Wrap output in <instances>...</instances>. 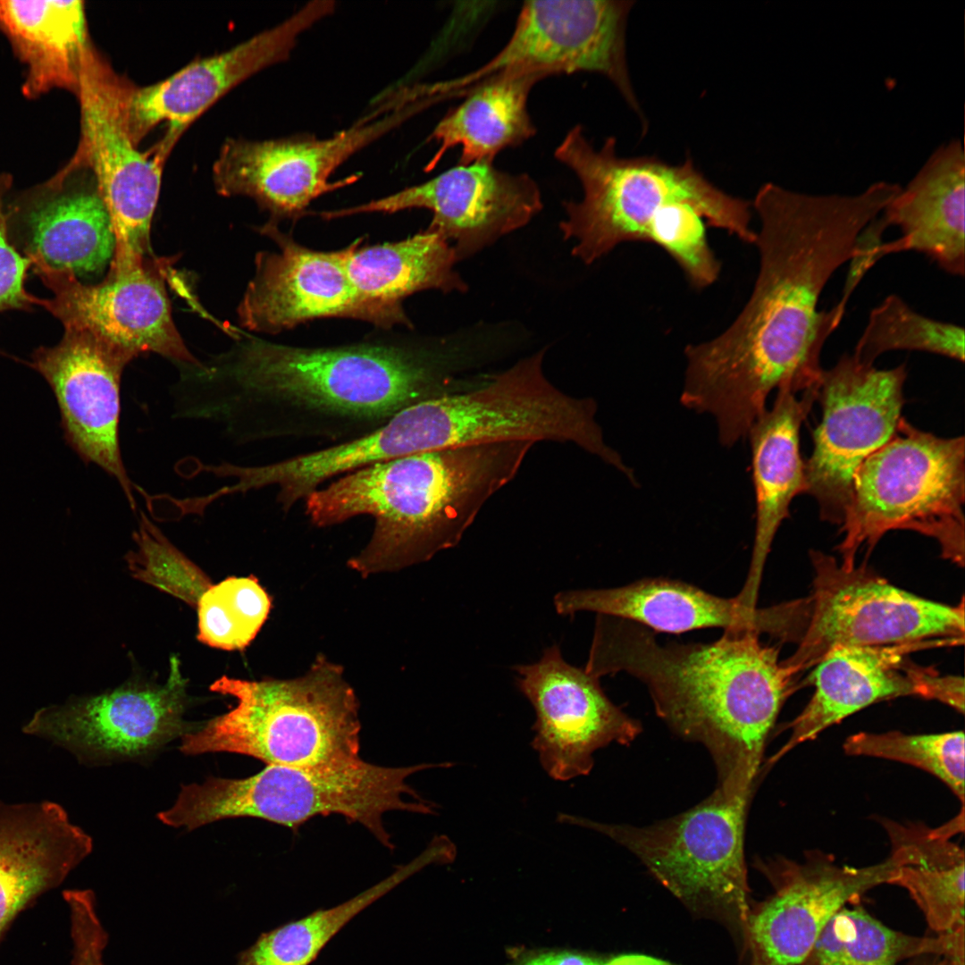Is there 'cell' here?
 <instances>
[{"mask_svg":"<svg viewBox=\"0 0 965 965\" xmlns=\"http://www.w3.org/2000/svg\"><path fill=\"white\" fill-rule=\"evenodd\" d=\"M53 292L40 298L64 330L85 331L130 360L155 353L203 367L184 344L172 320L164 278L147 259L126 270L109 269L97 284L83 283L72 272L31 267Z\"/></svg>","mask_w":965,"mask_h":965,"instance_id":"17","label":"cell"},{"mask_svg":"<svg viewBox=\"0 0 965 965\" xmlns=\"http://www.w3.org/2000/svg\"><path fill=\"white\" fill-rule=\"evenodd\" d=\"M896 864L889 884L908 891L937 935L965 929L964 851L951 841L953 819L937 828L883 821Z\"/></svg>","mask_w":965,"mask_h":965,"instance_id":"33","label":"cell"},{"mask_svg":"<svg viewBox=\"0 0 965 965\" xmlns=\"http://www.w3.org/2000/svg\"><path fill=\"white\" fill-rule=\"evenodd\" d=\"M930 646H852L827 652L815 666L812 697L789 725V738L771 757L770 764L827 727L877 701L914 695L944 702L962 712V678L943 676L906 659L910 651Z\"/></svg>","mask_w":965,"mask_h":965,"instance_id":"24","label":"cell"},{"mask_svg":"<svg viewBox=\"0 0 965 965\" xmlns=\"http://www.w3.org/2000/svg\"><path fill=\"white\" fill-rule=\"evenodd\" d=\"M964 956V929L935 937L892 929L861 906L837 911L799 965H899L919 956Z\"/></svg>","mask_w":965,"mask_h":965,"instance_id":"34","label":"cell"},{"mask_svg":"<svg viewBox=\"0 0 965 965\" xmlns=\"http://www.w3.org/2000/svg\"><path fill=\"white\" fill-rule=\"evenodd\" d=\"M553 604L562 616L594 612L638 623L655 633L717 627L777 636L782 623L779 606L748 608L734 598L718 597L668 578H644L615 588L560 592L554 596Z\"/></svg>","mask_w":965,"mask_h":965,"instance_id":"26","label":"cell"},{"mask_svg":"<svg viewBox=\"0 0 965 965\" xmlns=\"http://www.w3.org/2000/svg\"><path fill=\"white\" fill-rule=\"evenodd\" d=\"M750 802L714 792L694 807L649 826L612 824L560 814L562 823L599 832L620 844L687 906L743 931L749 905L744 832Z\"/></svg>","mask_w":965,"mask_h":965,"instance_id":"10","label":"cell"},{"mask_svg":"<svg viewBox=\"0 0 965 965\" xmlns=\"http://www.w3.org/2000/svg\"><path fill=\"white\" fill-rule=\"evenodd\" d=\"M880 180L853 195L808 194L774 182L751 202L759 219V268L736 319L715 338L685 348L680 400L714 416L718 438L745 439L773 390L818 387L823 347L841 323L838 303L819 310L822 291L847 263L861 229L899 193Z\"/></svg>","mask_w":965,"mask_h":965,"instance_id":"1","label":"cell"},{"mask_svg":"<svg viewBox=\"0 0 965 965\" xmlns=\"http://www.w3.org/2000/svg\"><path fill=\"white\" fill-rule=\"evenodd\" d=\"M417 102L388 111L384 105L323 138L298 134L264 140L229 139L214 164L222 196H246L275 216L300 214L317 197L359 176L331 181L350 157L422 111Z\"/></svg>","mask_w":965,"mask_h":965,"instance_id":"14","label":"cell"},{"mask_svg":"<svg viewBox=\"0 0 965 965\" xmlns=\"http://www.w3.org/2000/svg\"><path fill=\"white\" fill-rule=\"evenodd\" d=\"M964 744L963 731L922 734L890 731L852 734L843 747L851 756L891 759L923 769L944 782L964 807Z\"/></svg>","mask_w":965,"mask_h":965,"instance_id":"38","label":"cell"},{"mask_svg":"<svg viewBox=\"0 0 965 965\" xmlns=\"http://www.w3.org/2000/svg\"><path fill=\"white\" fill-rule=\"evenodd\" d=\"M411 208L432 212L427 229L454 241L452 248L460 261L524 226L541 210L542 202L536 182L528 174L509 173L493 163L482 162L457 164L421 184L320 215L331 220Z\"/></svg>","mask_w":965,"mask_h":965,"instance_id":"20","label":"cell"},{"mask_svg":"<svg viewBox=\"0 0 965 965\" xmlns=\"http://www.w3.org/2000/svg\"><path fill=\"white\" fill-rule=\"evenodd\" d=\"M600 965H677L670 961L644 954H623L614 957Z\"/></svg>","mask_w":965,"mask_h":965,"instance_id":"44","label":"cell"},{"mask_svg":"<svg viewBox=\"0 0 965 965\" xmlns=\"http://www.w3.org/2000/svg\"><path fill=\"white\" fill-rule=\"evenodd\" d=\"M210 689L236 705L181 736L187 755L232 752L266 765L340 769L361 760L358 701L340 666L319 656L303 676H222Z\"/></svg>","mask_w":965,"mask_h":965,"instance_id":"6","label":"cell"},{"mask_svg":"<svg viewBox=\"0 0 965 965\" xmlns=\"http://www.w3.org/2000/svg\"><path fill=\"white\" fill-rule=\"evenodd\" d=\"M0 33L24 67L27 98L57 89L76 95L89 41L82 1L0 0Z\"/></svg>","mask_w":965,"mask_h":965,"instance_id":"30","label":"cell"},{"mask_svg":"<svg viewBox=\"0 0 965 965\" xmlns=\"http://www.w3.org/2000/svg\"><path fill=\"white\" fill-rule=\"evenodd\" d=\"M92 849V838L60 804L0 801V938L21 910L61 885Z\"/></svg>","mask_w":965,"mask_h":965,"instance_id":"27","label":"cell"},{"mask_svg":"<svg viewBox=\"0 0 965 965\" xmlns=\"http://www.w3.org/2000/svg\"><path fill=\"white\" fill-rule=\"evenodd\" d=\"M888 227L889 224L881 214L868 222L857 235L848 260L849 267L842 298L838 302L841 306L846 308L849 298L867 273L881 258L888 256L886 242L883 239Z\"/></svg>","mask_w":965,"mask_h":965,"instance_id":"41","label":"cell"},{"mask_svg":"<svg viewBox=\"0 0 965 965\" xmlns=\"http://www.w3.org/2000/svg\"><path fill=\"white\" fill-rule=\"evenodd\" d=\"M773 894L750 908L743 928L750 965H799L832 917L872 888L889 884L893 858L865 867L813 856L759 864Z\"/></svg>","mask_w":965,"mask_h":965,"instance_id":"18","label":"cell"},{"mask_svg":"<svg viewBox=\"0 0 965 965\" xmlns=\"http://www.w3.org/2000/svg\"><path fill=\"white\" fill-rule=\"evenodd\" d=\"M13 247L32 266L68 270L78 278L102 272L112 260L115 238L91 172L67 164L42 184L5 206Z\"/></svg>","mask_w":965,"mask_h":965,"instance_id":"25","label":"cell"},{"mask_svg":"<svg viewBox=\"0 0 965 965\" xmlns=\"http://www.w3.org/2000/svg\"><path fill=\"white\" fill-rule=\"evenodd\" d=\"M443 764L383 767L360 760L340 769L266 765L245 778L210 777L183 785L175 802L157 814L164 824L193 830L230 818L252 817L296 828L317 816L340 815L362 825L392 848L383 815L400 810L434 813V806L407 783L421 770Z\"/></svg>","mask_w":965,"mask_h":965,"instance_id":"7","label":"cell"},{"mask_svg":"<svg viewBox=\"0 0 965 965\" xmlns=\"http://www.w3.org/2000/svg\"><path fill=\"white\" fill-rule=\"evenodd\" d=\"M72 965H104L103 954L107 938L102 933L82 930L72 937Z\"/></svg>","mask_w":965,"mask_h":965,"instance_id":"42","label":"cell"},{"mask_svg":"<svg viewBox=\"0 0 965 965\" xmlns=\"http://www.w3.org/2000/svg\"><path fill=\"white\" fill-rule=\"evenodd\" d=\"M131 85L94 47L86 45L76 96L80 136L67 163L88 170L109 214L115 245L110 268L144 263L150 252V227L168 154L159 144L142 152L127 119Z\"/></svg>","mask_w":965,"mask_h":965,"instance_id":"12","label":"cell"},{"mask_svg":"<svg viewBox=\"0 0 965 965\" xmlns=\"http://www.w3.org/2000/svg\"><path fill=\"white\" fill-rule=\"evenodd\" d=\"M545 350L472 386L413 405L424 452L525 441L574 443L627 478L633 470L605 441L592 399L565 393L543 372Z\"/></svg>","mask_w":965,"mask_h":965,"instance_id":"9","label":"cell"},{"mask_svg":"<svg viewBox=\"0 0 965 965\" xmlns=\"http://www.w3.org/2000/svg\"><path fill=\"white\" fill-rule=\"evenodd\" d=\"M246 437L348 441L456 388L438 354L399 343L303 348L250 338L221 372Z\"/></svg>","mask_w":965,"mask_h":965,"instance_id":"3","label":"cell"},{"mask_svg":"<svg viewBox=\"0 0 965 965\" xmlns=\"http://www.w3.org/2000/svg\"><path fill=\"white\" fill-rule=\"evenodd\" d=\"M514 670L517 688L535 711L532 746L555 780L587 775L597 750L612 743L629 745L642 731L608 698L600 679L567 663L556 644L537 662Z\"/></svg>","mask_w":965,"mask_h":965,"instance_id":"19","label":"cell"},{"mask_svg":"<svg viewBox=\"0 0 965 965\" xmlns=\"http://www.w3.org/2000/svg\"><path fill=\"white\" fill-rule=\"evenodd\" d=\"M331 0H313L277 25L234 47L195 61L169 78L143 88L131 85L127 119L134 141L165 123L160 141L171 150L185 129L230 89L272 65L287 61L299 37L334 13Z\"/></svg>","mask_w":965,"mask_h":965,"instance_id":"22","label":"cell"},{"mask_svg":"<svg viewBox=\"0 0 965 965\" xmlns=\"http://www.w3.org/2000/svg\"><path fill=\"white\" fill-rule=\"evenodd\" d=\"M197 608L198 640L213 648L235 650L256 637L269 614L271 599L256 577H229L211 585Z\"/></svg>","mask_w":965,"mask_h":965,"instance_id":"37","label":"cell"},{"mask_svg":"<svg viewBox=\"0 0 965 965\" xmlns=\"http://www.w3.org/2000/svg\"><path fill=\"white\" fill-rule=\"evenodd\" d=\"M362 239L348 246V275L359 295L393 315L407 320L401 302L424 290L465 292L467 284L454 270L457 262L452 246L429 229L406 239L359 248Z\"/></svg>","mask_w":965,"mask_h":965,"instance_id":"32","label":"cell"},{"mask_svg":"<svg viewBox=\"0 0 965 965\" xmlns=\"http://www.w3.org/2000/svg\"><path fill=\"white\" fill-rule=\"evenodd\" d=\"M186 701V680L172 659L162 685L127 684L46 706L23 725L22 732L88 764L136 759L192 730L183 719Z\"/></svg>","mask_w":965,"mask_h":965,"instance_id":"16","label":"cell"},{"mask_svg":"<svg viewBox=\"0 0 965 965\" xmlns=\"http://www.w3.org/2000/svg\"><path fill=\"white\" fill-rule=\"evenodd\" d=\"M965 155L961 141L950 139L927 157L881 214L902 236L886 242L887 254L915 251L943 271H965Z\"/></svg>","mask_w":965,"mask_h":965,"instance_id":"29","label":"cell"},{"mask_svg":"<svg viewBox=\"0 0 965 965\" xmlns=\"http://www.w3.org/2000/svg\"><path fill=\"white\" fill-rule=\"evenodd\" d=\"M262 231L276 242L278 250L256 255L255 275L238 307L245 328L277 333L323 317L358 319L387 328L403 324L357 291L345 266L348 247L337 251L313 250L271 222Z\"/></svg>","mask_w":965,"mask_h":965,"instance_id":"21","label":"cell"},{"mask_svg":"<svg viewBox=\"0 0 965 965\" xmlns=\"http://www.w3.org/2000/svg\"><path fill=\"white\" fill-rule=\"evenodd\" d=\"M439 861V852L429 846L412 862L350 900L264 933L240 954L237 965H309L355 916L416 871Z\"/></svg>","mask_w":965,"mask_h":965,"instance_id":"35","label":"cell"},{"mask_svg":"<svg viewBox=\"0 0 965 965\" xmlns=\"http://www.w3.org/2000/svg\"><path fill=\"white\" fill-rule=\"evenodd\" d=\"M779 651L752 631H724L712 642H659L638 623L597 615L584 670L626 673L648 690L655 711L684 740L702 744L715 790L751 801L767 739L793 690Z\"/></svg>","mask_w":965,"mask_h":965,"instance_id":"2","label":"cell"},{"mask_svg":"<svg viewBox=\"0 0 965 965\" xmlns=\"http://www.w3.org/2000/svg\"><path fill=\"white\" fill-rule=\"evenodd\" d=\"M818 392V386L801 394L788 387L778 389L773 407L766 409L748 432L756 528L746 580L734 597L745 608H757L764 567L776 533L789 516L792 500L806 492L800 429Z\"/></svg>","mask_w":965,"mask_h":965,"instance_id":"28","label":"cell"},{"mask_svg":"<svg viewBox=\"0 0 965 965\" xmlns=\"http://www.w3.org/2000/svg\"><path fill=\"white\" fill-rule=\"evenodd\" d=\"M13 178L0 173V313L9 310L32 311L39 298L25 288V281L32 262L22 256L11 243L5 223V206Z\"/></svg>","mask_w":965,"mask_h":965,"instance_id":"40","label":"cell"},{"mask_svg":"<svg viewBox=\"0 0 965 965\" xmlns=\"http://www.w3.org/2000/svg\"><path fill=\"white\" fill-rule=\"evenodd\" d=\"M927 965H964V956L961 957H940Z\"/></svg>","mask_w":965,"mask_h":965,"instance_id":"45","label":"cell"},{"mask_svg":"<svg viewBox=\"0 0 965 965\" xmlns=\"http://www.w3.org/2000/svg\"><path fill=\"white\" fill-rule=\"evenodd\" d=\"M634 1H525L505 46L467 75L472 82L504 74L595 72L608 78L631 108H641L629 76L625 26Z\"/></svg>","mask_w":965,"mask_h":965,"instance_id":"15","label":"cell"},{"mask_svg":"<svg viewBox=\"0 0 965 965\" xmlns=\"http://www.w3.org/2000/svg\"><path fill=\"white\" fill-rule=\"evenodd\" d=\"M891 350L925 351L963 362L964 330L921 315L891 294L871 310L852 356L873 365Z\"/></svg>","mask_w":965,"mask_h":965,"instance_id":"36","label":"cell"},{"mask_svg":"<svg viewBox=\"0 0 965 965\" xmlns=\"http://www.w3.org/2000/svg\"><path fill=\"white\" fill-rule=\"evenodd\" d=\"M616 145L610 137L596 149L576 125L555 150L583 190L581 201L563 203L567 218L559 224L564 239L575 241L573 256L590 264L621 243L645 241L694 273L713 257L706 224L754 244L751 202L715 186L691 158L679 164L625 158Z\"/></svg>","mask_w":965,"mask_h":965,"instance_id":"5","label":"cell"},{"mask_svg":"<svg viewBox=\"0 0 965 965\" xmlns=\"http://www.w3.org/2000/svg\"><path fill=\"white\" fill-rule=\"evenodd\" d=\"M537 74H504L492 77L473 88L465 100L450 109L428 137L438 150L427 163L433 169L446 152L457 146V164L493 163L508 147L521 145L536 133L527 101Z\"/></svg>","mask_w":965,"mask_h":965,"instance_id":"31","label":"cell"},{"mask_svg":"<svg viewBox=\"0 0 965 965\" xmlns=\"http://www.w3.org/2000/svg\"><path fill=\"white\" fill-rule=\"evenodd\" d=\"M599 960L575 952H548L528 959L521 965H600Z\"/></svg>","mask_w":965,"mask_h":965,"instance_id":"43","label":"cell"},{"mask_svg":"<svg viewBox=\"0 0 965 965\" xmlns=\"http://www.w3.org/2000/svg\"><path fill=\"white\" fill-rule=\"evenodd\" d=\"M906 376L905 365L880 370L852 355L823 370L817 399L822 416L804 473L805 493L815 499L824 521L841 524L857 471L894 435Z\"/></svg>","mask_w":965,"mask_h":965,"instance_id":"13","label":"cell"},{"mask_svg":"<svg viewBox=\"0 0 965 965\" xmlns=\"http://www.w3.org/2000/svg\"><path fill=\"white\" fill-rule=\"evenodd\" d=\"M130 361L88 332L64 330L58 344L35 349L29 365L55 396L66 441L114 478L134 508L119 441L122 375Z\"/></svg>","mask_w":965,"mask_h":965,"instance_id":"23","label":"cell"},{"mask_svg":"<svg viewBox=\"0 0 965 965\" xmlns=\"http://www.w3.org/2000/svg\"><path fill=\"white\" fill-rule=\"evenodd\" d=\"M533 446L446 448L375 463L314 491L304 499L306 515L320 527L363 515L374 519L369 542L349 560L363 576L424 562L459 543Z\"/></svg>","mask_w":965,"mask_h":965,"instance_id":"4","label":"cell"},{"mask_svg":"<svg viewBox=\"0 0 965 965\" xmlns=\"http://www.w3.org/2000/svg\"><path fill=\"white\" fill-rule=\"evenodd\" d=\"M133 539L136 549L126 557L132 576L197 607L201 595L212 585L207 575L143 513Z\"/></svg>","mask_w":965,"mask_h":965,"instance_id":"39","label":"cell"},{"mask_svg":"<svg viewBox=\"0 0 965 965\" xmlns=\"http://www.w3.org/2000/svg\"><path fill=\"white\" fill-rule=\"evenodd\" d=\"M965 441L921 431L902 418L894 435L857 471L840 524L841 565L855 566L888 532L933 538L942 556L964 564Z\"/></svg>","mask_w":965,"mask_h":965,"instance_id":"8","label":"cell"},{"mask_svg":"<svg viewBox=\"0 0 965 965\" xmlns=\"http://www.w3.org/2000/svg\"><path fill=\"white\" fill-rule=\"evenodd\" d=\"M814 569L806 622L795 651L783 663L796 676L838 647L964 642V606L927 600L857 566L811 552Z\"/></svg>","mask_w":965,"mask_h":965,"instance_id":"11","label":"cell"}]
</instances>
